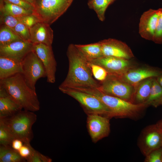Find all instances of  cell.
Here are the masks:
<instances>
[{
    "label": "cell",
    "mask_w": 162,
    "mask_h": 162,
    "mask_svg": "<svg viewBox=\"0 0 162 162\" xmlns=\"http://www.w3.org/2000/svg\"><path fill=\"white\" fill-rule=\"evenodd\" d=\"M67 55L69 62L68 70L66 77L58 88H98L99 82L94 78L88 61L75 44L69 45Z\"/></svg>",
    "instance_id": "obj_1"
},
{
    "label": "cell",
    "mask_w": 162,
    "mask_h": 162,
    "mask_svg": "<svg viewBox=\"0 0 162 162\" xmlns=\"http://www.w3.org/2000/svg\"><path fill=\"white\" fill-rule=\"evenodd\" d=\"M0 86L24 110L34 112L40 109L36 92L26 84L22 73L0 80Z\"/></svg>",
    "instance_id": "obj_2"
},
{
    "label": "cell",
    "mask_w": 162,
    "mask_h": 162,
    "mask_svg": "<svg viewBox=\"0 0 162 162\" xmlns=\"http://www.w3.org/2000/svg\"><path fill=\"white\" fill-rule=\"evenodd\" d=\"M76 89L93 95L100 100L109 109L110 119L116 118L137 119L141 117L144 111L148 107L144 103L136 104L105 94L97 88H81Z\"/></svg>",
    "instance_id": "obj_3"
},
{
    "label": "cell",
    "mask_w": 162,
    "mask_h": 162,
    "mask_svg": "<svg viewBox=\"0 0 162 162\" xmlns=\"http://www.w3.org/2000/svg\"><path fill=\"white\" fill-rule=\"evenodd\" d=\"M2 118L14 139L30 143L33 136L32 127L37 119L34 112L21 110L13 116Z\"/></svg>",
    "instance_id": "obj_4"
},
{
    "label": "cell",
    "mask_w": 162,
    "mask_h": 162,
    "mask_svg": "<svg viewBox=\"0 0 162 162\" xmlns=\"http://www.w3.org/2000/svg\"><path fill=\"white\" fill-rule=\"evenodd\" d=\"M73 0H36L33 14L50 25L64 14Z\"/></svg>",
    "instance_id": "obj_5"
},
{
    "label": "cell",
    "mask_w": 162,
    "mask_h": 162,
    "mask_svg": "<svg viewBox=\"0 0 162 162\" xmlns=\"http://www.w3.org/2000/svg\"><path fill=\"white\" fill-rule=\"evenodd\" d=\"M99 83L97 88L104 93L133 103L135 87L118 76L108 74L106 79Z\"/></svg>",
    "instance_id": "obj_6"
},
{
    "label": "cell",
    "mask_w": 162,
    "mask_h": 162,
    "mask_svg": "<svg viewBox=\"0 0 162 162\" xmlns=\"http://www.w3.org/2000/svg\"><path fill=\"white\" fill-rule=\"evenodd\" d=\"M58 88L63 93L71 97L78 101L87 115L98 114L110 118L109 109L95 96L72 88Z\"/></svg>",
    "instance_id": "obj_7"
},
{
    "label": "cell",
    "mask_w": 162,
    "mask_h": 162,
    "mask_svg": "<svg viewBox=\"0 0 162 162\" xmlns=\"http://www.w3.org/2000/svg\"><path fill=\"white\" fill-rule=\"evenodd\" d=\"M22 74L28 86L36 91L37 81L46 77L44 66L40 58L33 50L29 52L21 62Z\"/></svg>",
    "instance_id": "obj_8"
},
{
    "label": "cell",
    "mask_w": 162,
    "mask_h": 162,
    "mask_svg": "<svg viewBox=\"0 0 162 162\" xmlns=\"http://www.w3.org/2000/svg\"><path fill=\"white\" fill-rule=\"evenodd\" d=\"M138 145L145 156L152 151L162 147V132L156 123L148 126L142 131Z\"/></svg>",
    "instance_id": "obj_9"
},
{
    "label": "cell",
    "mask_w": 162,
    "mask_h": 162,
    "mask_svg": "<svg viewBox=\"0 0 162 162\" xmlns=\"http://www.w3.org/2000/svg\"><path fill=\"white\" fill-rule=\"evenodd\" d=\"M33 50L42 62L46 73L47 82L54 83L56 81L57 62L52 46L42 43L33 44Z\"/></svg>",
    "instance_id": "obj_10"
},
{
    "label": "cell",
    "mask_w": 162,
    "mask_h": 162,
    "mask_svg": "<svg viewBox=\"0 0 162 162\" xmlns=\"http://www.w3.org/2000/svg\"><path fill=\"white\" fill-rule=\"evenodd\" d=\"M87 115V126L92 141L96 143L108 136L110 131V118L98 114Z\"/></svg>",
    "instance_id": "obj_11"
},
{
    "label": "cell",
    "mask_w": 162,
    "mask_h": 162,
    "mask_svg": "<svg viewBox=\"0 0 162 162\" xmlns=\"http://www.w3.org/2000/svg\"><path fill=\"white\" fill-rule=\"evenodd\" d=\"M89 62L102 67L108 74L117 75L135 67L129 60L111 56H103Z\"/></svg>",
    "instance_id": "obj_12"
},
{
    "label": "cell",
    "mask_w": 162,
    "mask_h": 162,
    "mask_svg": "<svg viewBox=\"0 0 162 162\" xmlns=\"http://www.w3.org/2000/svg\"><path fill=\"white\" fill-rule=\"evenodd\" d=\"M103 56H111L130 60L134 57L130 47L125 43L109 38L101 40Z\"/></svg>",
    "instance_id": "obj_13"
},
{
    "label": "cell",
    "mask_w": 162,
    "mask_h": 162,
    "mask_svg": "<svg viewBox=\"0 0 162 162\" xmlns=\"http://www.w3.org/2000/svg\"><path fill=\"white\" fill-rule=\"evenodd\" d=\"M162 75V70L160 69L150 67H135L122 75L117 76L124 81L135 87L145 79L151 77H157Z\"/></svg>",
    "instance_id": "obj_14"
},
{
    "label": "cell",
    "mask_w": 162,
    "mask_h": 162,
    "mask_svg": "<svg viewBox=\"0 0 162 162\" xmlns=\"http://www.w3.org/2000/svg\"><path fill=\"white\" fill-rule=\"evenodd\" d=\"M33 45L30 41L21 40L0 46V56L21 62L26 55L33 50Z\"/></svg>",
    "instance_id": "obj_15"
},
{
    "label": "cell",
    "mask_w": 162,
    "mask_h": 162,
    "mask_svg": "<svg viewBox=\"0 0 162 162\" xmlns=\"http://www.w3.org/2000/svg\"><path fill=\"white\" fill-rule=\"evenodd\" d=\"M158 9H150L141 15L139 24V33L142 38L152 41L157 26Z\"/></svg>",
    "instance_id": "obj_16"
},
{
    "label": "cell",
    "mask_w": 162,
    "mask_h": 162,
    "mask_svg": "<svg viewBox=\"0 0 162 162\" xmlns=\"http://www.w3.org/2000/svg\"><path fill=\"white\" fill-rule=\"evenodd\" d=\"M29 29L30 41L33 44L42 43L52 46L53 32L50 25L39 21Z\"/></svg>",
    "instance_id": "obj_17"
},
{
    "label": "cell",
    "mask_w": 162,
    "mask_h": 162,
    "mask_svg": "<svg viewBox=\"0 0 162 162\" xmlns=\"http://www.w3.org/2000/svg\"><path fill=\"white\" fill-rule=\"evenodd\" d=\"M22 109L5 90L0 86V118L10 117Z\"/></svg>",
    "instance_id": "obj_18"
},
{
    "label": "cell",
    "mask_w": 162,
    "mask_h": 162,
    "mask_svg": "<svg viewBox=\"0 0 162 162\" xmlns=\"http://www.w3.org/2000/svg\"><path fill=\"white\" fill-rule=\"evenodd\" d=\"M22 73L21 62L10 58L0 56V80Z\"/></svg>",
    "instance_id": "obj_19"
},
{
    "label": "cell",
    "mask_w": 162,
    "mask_h": 162,
    "mask_svg": "<svg viewBox=\"0 0 162 162\" xmlns=\"http://www.w3.org/2000/svg\"><path fill=\"white\" fill-rule=\"evenodd\" d=\"M154 78L151 77L145 79L135 87L134 104H143L147 100L150 93Z\"/></svg>",
    "instance_id": "obj_20"
},
{
    "label": "cell",
    "mask_w": 162,
    "mask_h": 162,
    "mask_svg": "<svg viewBox=\"0 0 162 162\" xmlns=\"http://www.w3.org/2000/svg\"><path fill=\"white\" fill-rule=\"evenodd\" d=\"M75 45L88 62L103 56L99 41L87 44Z\"/></svg>",
    "instance_id": "obj_21"
},
{
    "label": "cell",
    "mask_w": 162,
    "mask_h": 162,
    "mask_svg": "<svg viewBox=\"0 0 162 162\" xmlns=\"http://www.w3.org/2000/svg\"><path fill=\"white\" fill-rule=\"evenodd\" d=\"M0 14L20 17L32 14L33 10L25 9L5 0H0Z\"/></svg>",
    "instance_id": "obj_22"
},
{
    "label": "cell",
    "mask_w": 162,
    "mask_h": 162,
    "mask_svg": "<svg viewBox=\"0 0 162 162\" xmlns=\"http://www.w3.org/2000/svg\"><path fill=\"white\" fill-rule=\"evenodd\" d=\"M156 78H154L150 94L144 103L148 106H152L155 108L162 105V87Z\"/></svg>",
    "instance_id": "obj_23"
},
{
    "label": "cell",
    "mask_w": 162,
    "mask_h": 162,
    "mask_svg": "<svg viewBox=\"0 0 162 162\" xmlns=\"http://www.w3.org/2000/svg\"><path fill=\"white\" fill-rule=\"evenodd\" d=\"M26 160L10 146H0V162H22Z\"/></svg>",
    "instance_id": "obj_24"
},
{
    "label": "cell",
    "mask_w": 162,
    "mask_h": 162,
    "mask_svg": "<svg viewBox=\"0 0 162 162\" xmlns=\"http://www.w3.org/2000/svg\"><path fill=\"white\" fill-rule=\"evenodd\" d=\"M87 4L89 8L96 13L99 20L104 21L106 10L109 5L108 0H88Z\"/></svg>",
    "instance_id": "obj_25"
},
{
    "label": "cell",
    "mask_w": 162,
    "mask_h": 162,
    "mask_svg": "<svg viewBox=\"0 0 162 162\" xmlns=\"http://www.w3.org/2000/svg\"><path fill=\"white\" fill-rule=\"evenodd\" d=\"M22 39L14 30L3 25L0 29V46L4 45Z\"/></svg>",
    "instance_id": "obj_26"
},
{
    "label": "cell",
    "mask_w": 162,
    "mask_h": 162,
    "mask_svg": "<svg viewBox=\"0 0 162 162\" xmlns=\"http://www.w3.org/2000/svg\"><path fill=\"white\" fill-rule=\"evenodd\" d=\"M14 139L4 121L0 118V145L10 146Z\"/></svg>",
    "instance_id": "obj_27"
},
{
    "label": "cell",
    "mask_w": 162,
    "mask_h": 162,
    "mask_svg": "<svg viewBox=\"0 0 162 162\" xmlns=\"http://www.w3.org/2000/svg\"><path fill=\"white\" fill-rule=\"evenodd\" d=\"M88 64L94 78L99 82L104 80L108 75L106 70L102 67L88 61Z\"/></svg>",
    "instance_id": "obj_28"
},
{
    "label": "cell",
    "mask_w": 162,
    "mask_h": 162,
    "mask_svg": "<svg viewBox=\"0 0 162 162\" xmlns=\"http://www.w3.org/2000/svg\"><path fill=\"white\" fill-rule=\"evenodd\" d=\"M158 21L152 41L155 43L162 44V8L158 9Z\"/></svg>",
    "instance_id": "obj_29"
},
{
    "label": "cell",
    "mask_w": 162,
    "mask_h": 162,
    "mask_svg": "<svg viewBox=\"0 0 162 162\" xmlns=\"http://www.w3.org/2000/svg\"><path fill=\"white\" fill-rule=\"evenodd\" d=\"M12 29L22 39L30 41L29 28L24 24L19 22Z\"/></svg>",
    "instance_id": "obj_30"
},
{
    "label": "cell",
    "mask_w": 162,
    "mask_h": 162,
    "mask_svg": "<svg viewBox=\"0 0 162 162\" xmlns=\"http://www.w3.org/2000/svg\"><path fill=\"white\" fill-rule=\"evenodd\" d=\"M0 22L2 25L6 26L13 29L20 22L19 17L0 14Z\"/></svg>",
    "instance_id": "obj_31"
},
{
    "label": "cell",
    "mask_w": 162,
    "mask_h": 162,
    "mask_svg": "<svg viewBox=\"0 0 162 162\" xmlns=\"http://www.w3.org/2000/svg\"><path fill=\"white\" fill-rule=\"evenodd\" d=\"M26 160L28 162H51L52 160L38 151L32 149L30 155Z\"/></svg>",
    "instance_id": "obj_32"
},
{
    "label": "cell",
    "mask_w": 162,
    "mask_h": 162,
    "mask_svg": "<svg viewBox=\"0 0 162 162\" xmlns=\"http://www.w3.org/2000/svg\"><path fill=\"white\" fill-rule=\"evenodd\" d=\"M145 157V162H162V147L152 151Z\"/></svg>",
    "instance_id": "obj_33"
},
{
    "label": "cell",
    "mask_w": 162,
    "mask_h": 162,
    "mask_svg": "<svg viewBox=\"0 0 162 162\" xmlns=\"http://www.w3.org/2000/svg\"><path fill=\"white\" fill-rule=\"evenodd\" d=\"M20 22L30 28L40 21L38 17L33 14L20 17Z\"/></svg>",
    "instance_id": "obj_34"
},
{
    "label": "cell",
    "mask_w": 162,
    "mask_h": 162,
    "mask_svg": "<svg viewBox=\"0 0 162 162\" xmlns=\"http://www.w3.org/2000/svg\"><path fill=\"white\" fill-rule=\"evenodd\" d=\"M33 148L30 143H24L18 152L20 156L26 160L30 155Z\"/></svg>",
    "instance_id": "obj_35"
},
{
    "label": "cell",
    "mask_w": 162,
    "mask_h": 162,
    "mask_svg": "<svg viewBox=\"0 0 162 162\" xmlns=\"http://www.w3.org/2000/svg\"><path fill=\"white\" fill-rule=\"evenodd\" d=\"M5 0L27 10H32L34 11V9L33 5L23 0Z\"/></svg>",
    "instance_id": "obj_36"
},
{
    "label": "cell",
    "mask_w": 162,
    "mask_h": 162,
    "mask_svg": "<svg viewBox=\"0 0 162 162\" xmlns=\"http://www.w3.org/2000/svg\"><path fill=\"white\" fill-rule=\"evenodd\" d=\"M23 144L24 142L21 140L15 139L13 140L11 142V147L14 149L18 151Z\"/></svg>",
    "instance_id": "obj_37"
},
{
    "label": "cell",
    "mask_w": 162,
    "mask_h": 162,
    "mask_svg": "<svg viewBox=\"0 0 162 162\" xmlns=\"http://www.w3.org/2000/svg\"><path fill=\"white\" fill-rule=\"evenodd\" d=\"M156 78L158 82L162 87V75Z\"/></svg>",
    "instance_id": "obj_38"
},
{
    "label": "cell",
    "mask_w": 162,
    "mask_h": 162,
    "mask_svg": "<svg viewBox=\"0 0 162 162\" xmlns=\"http://www.w3.org/2000/svg\"><path fill=\"white\" fill-rule=\"evenodd\" d=\"M156 123L158 127L162 130V118L159 120Z\"/></svg>",
    "instance_id": "obj_39"
},
{
    "label": "cell",
    "mask_w": 162,
    "mask_h": 162,
    "mask_svg": "<svg viewBox=\"0 0 162 162\" xmlns=\"http://www.w3.org/2000/svg\"><path fill=\"white\" fill-rule=\"evenodd\" d=\"M34 6L36 0H23Z\"/></svg>",
    "instance_id": "obj_40"
},
{
    "label": "cell",
    "mask_w": 162,
    "mask_h": 162,
    "mask_svg": "<svg viewBox=\"0 0 162 162\" xmlns=\"http://www.w3.org/2000/svg\"><path fill=\"white\" fill-rule=\"evenodd\" d=\"M116 0H108L109 5L112 4Z\"/></svg>",
    "instance_id": "obj_41"
},
{
    "label": "cell",
    "mask_w": 162,
    "mask_h": 162,
    "mask_svg": "<svg viewBox=\"0 0 162 162\" xmlns=\"http://www.w3.org/2000/svg\"><path fill=\"white\" fill-rule=\"evenodd\" d=\"M160 130H161V131H162V130H161V129H160Z\"/></svg>",
    "instance_id": "obj_42"
}]
</instances>
